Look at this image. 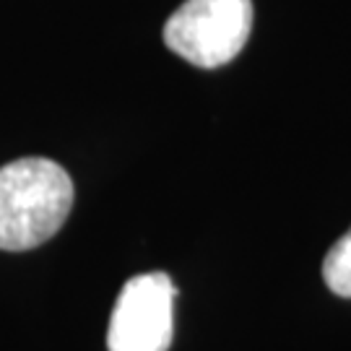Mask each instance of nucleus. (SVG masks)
<instances>
[{"instance_id": "nucleus-1", "label": "nucleus", "mask_w": 351, "mask_h": 351, "mask_svg": "<svg viewBox=\"0 0 351 351\" xmlns=\"http://www.w3.org/2000/svg\"><path fill=\"white\" fill-rule=\"evenodd\" d=\"M73 208V180L45 156L0 167V250L21 252L52 239Z\"/></svg>"}, {"instance_id": "nucleus-2", "label": "nucleus", "mask_w": 351, "mask_h": 351, "mask_svg": "<svg viewBox=\"0 0 351 351\" xmlns=\"http://www.w3.org/2000/svg\"><path fill=\"white\" fill-rule=\"evenodd\" d=\"M252 29V0H185L164 24L167 47L198 68L234 60Z\"/></svg>"}, {"instance_id": "nucleus-3", "label": "nucleus", "mask_w": 351, "mask_h": 351, "mask_svg": "<svg viewBox=\"0 0 351 351\" xmlns=\"http://www.w3.org/2000/svg\"><path fill=\"white\" fill-rule=\"evenodd\" d=\"M175 297L172 278L154 271L125 281L114 302L107 349L110 351H167L175 336Z\"/></svg>"}, {"instance_id": "nucleus-4", "label": "nucleus", "mask_w": 351, "mask_h": 351, "mask_svg": "<svg viewBox=\"0 0 351 351\" xmlns=\"http://www.w3.org/2000/svg\"><path fill=\"white\" fill-rule=\"evenodd\" d=\"M323 278L333 294L351 300V229L330 247L323 263Z\"/></svg>"}]
</instances>
